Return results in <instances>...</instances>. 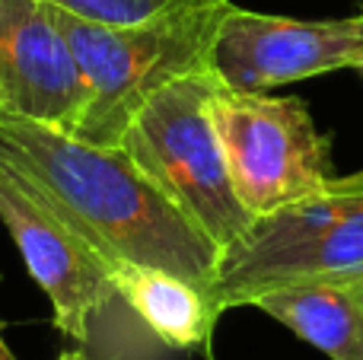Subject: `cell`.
Instances as JSON below:
<instances>
[{"mask_svg":"<svg viewBox=\"0 0 363 360\" xmlns=\"http://www.w3.org/2000/svg\"><path fill=\"white\" fill-rule=\"evenodd\" d=\"M0 163L29 179L108 268H166L211 293L220 249L118 150L0 112Z\"/></svg>","mask_w":363,"mask_h":360,"instance_id":"1","label":"cell"},{"mask_svg":"<svg viewBox=\"0 0 363 360\" xmlns=\"http://www.w3.org/2000/svg\"><path fill=\"white\" fill-rule=\"evenodd\" d=\"M233 6V0H207L138 26L89 23L55 6L83 80V112L74 137L118 147L128 121L157 89L207 74L213 38Z\"/></svg>","mask_w":363,"mask_h":360,"instance_id":"2","label":"cell"},{"mask_svg":"<svg viewBox=\"0 0 363 360\" xmlns=\"http://www.w3.org/2000/svg\"><path fill=\"white\" fill-rule=\"evenodd\" d=\"M213 70L157 89L128 121L118 150L223 252L249 233L255 217L239 204L207 102Z\"/></svg>","mask_w":363,"mask_h":360,"instance_id":"3","label":"cell"},{"mask_svg":"<svg viewBox=\"0 0 363 360\" xmlns=\"http://www.w3.org/2000/svg\"><path fill=\"white\" fill-rule=\"evenodd\" d=\"M363 278V191H322L258 217L242 240L220 252L211 297L220 313L249 306L287 284H354Z\"/></svg>","mask_w":363,"mask_h":360,"instance_id":"4","label":"cell"},{"mask_svg":"<svg viewBox=\"0 0 363 360\" xmlns=\"http://www.w3.org/2000/svg\"><path fill=\"white\" fill-rule=\"evenodd\" d=\"M207 112L233 191L255 220L322 195L335 179L332 140L300 99L239 93L217 83Z\"/></svg>","mask_w":363,"mask_h":360,"instance_id":"5","label":"cell"},{"mask_svg":"<svg viewBox=\"0 0 363 360\" xmlns=\"http://www.w3.org/2000/svg\"><path fill=\"white\" fill-rule=\"evenodd\" d=\"M0 220L32 281L48 297L57 332L89 342L93 319L115 293L108 261L29 179L6 163H0Z\"/></svg>","mask_w":363,"mask_h":360,"instance_id":"6","label":"cell"},{"mask_svg":"<svg viewBox=\"0 0 363 360\" xmlns=\"http://www.w3.org/2000/svg\"><path fill=\"white\" fill-rule=\"evenodd\" d=\"M363 57V13L347 19H294L233 6L213 38L211 70L223 86L264 93L354 67Z\"/></svg>","mask_w":363,"mask_h":360,"instance_id":"7","label":"cell"},{"mask_svg":"<svg viewBox=\"0 0 363 360\" xmlns=\"http://www.w3.org/2000/svg\"><path fill=\"white\" fill-rule=\"evenodd\" d=\"M0 112L74 134L83 80L48 0H0Z\"/></svg>","mask_w":363,"mask_h":360,"instance_id":"8","label":"cell"},{"mask_svg":"<svg viewBox=\"0 0 363 360\" xmlns=\"http://www.w3.org/2000/svg\"><path fill=\"white\" fill-rule=\"evenodd\" d=\"M112 287L128 303V310L166 348L211 354L220 310L204 287L191 284L188 278L166 271V268L134 265V261L115 268Z\"/></svg>","mask_w":363,"mask_h":360,"instance_id":"9","label":"cell"},{"mask_svg":"<svg viewBox=\"0 0 363 360\" xmlns=\"http://www.w3.org/2000/svg\"><path fill=\"white\" fill-rule=\"evenodd\" d=\"M249 306L287 325L332 360H363V313L347 284L271 287Z\"/></svg>","mask_w":363,"mask_h":360,"instance_id":"10","label":"cell"},{"mask_svg":"<svg viewBox=\"0 0 363 360\" xmlns=\"http://www.w3.org/2000/svg\"><path fill=\"white\" fill-rule=\"evenodd\" d=\"M57 10H67L89 23H106V26H138L150 23V19L169 16L185 6H198L207 0H48Z\"/></svg>","mask_w":363,"mask_h":360,"instance_id":"11","label":"cell"},{"mask_svg":"<svg viewBox=\"0 0 363 360\" xmlns=\"http://www.w3.org/2000/svg\"><path fill=\"white\" fill-rule=\"evenodd\" d=\"M325 191H335V195H360L363 191V169L351 172V176H335Z\"/></svg>","mask_w":363,"mask_h":360,"instance_id":"12","label":"cell"},{"mask_svg":"<svg viewBox=\"0 0 363 360\" xmlns=\"http://www.w3.org/2000/svg\"><path fill=\"white\" fill-rule=\"evenodd\" d=\"M347 287H351L354 300H357V306H360V313H363V278H360V281H354V284H347Z\"/></svg>","mask_w":363,"mask_h":360,"instance_id":"13","label":"cell"},{"mask_svg":"<svg viewBox=\"0 0 363 360\" xmlns=\"http://www.w3.org/2000/svg\"><path fill=\"white\" fill-rule=\"evenodd\" d=\"M57 360H96V357H86L83 351H64V354L57 357Z\"/></svg>","mask_w":363,"mask_h":360,"instance_id":"14","label":"cell"},{"mask_svg":"<svg viewBox=\"0 0 363 360\" xmlns=\"http://www.w3.org/2000/svg\"><path fill=\"white\" fill-rule=\"evenodd\" d=\"M0 360H16V357H13V351L6 348V342H4V332H0Z\"/></svg>","mask_w":363,"mask_h":360,"instance_id":"15","label":"cell"},{"mask_svg":"<svg viewBox=\"0 0 363 360\" xmlns=\"http://www.w3.org/2000/svg\"><path fill=\"white\" fill-rule=\"evenodd\" d=\"M354 67H357V70H360V74H363V57H360V61H357V64H354Z\"/></svg>","mask_w":363,"mask_h":360,"instance_id":"16","label":"cell"}]
</instances>
